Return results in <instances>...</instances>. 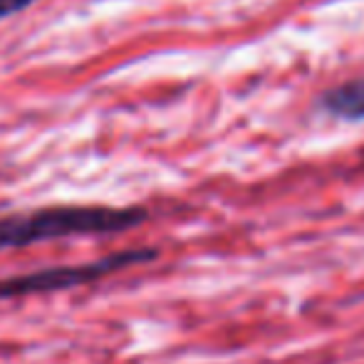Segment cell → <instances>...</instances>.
Returning <instances> with one entry per match:
<instances>
[{
	"label": "cell",
	"mask_w": 364,
	"mask_h": 364,
	"mask_svg": "<svg viewBox=\"0 0 364 364\" xmlns=\"http://www.w3.org/2000/svg\"><path fill=\"white\" fill-rule=\"evenodd\" d=\"M149 213L139 206H50L0 218V250L75 235H114L144 223Z\"/></svg>",
	"instance_id": "cell-1"
},
{
	"label": "cell",
	"mask_w": 364,
	"mask_h": 364,
	"mask_svg": "<svg viewBox=\"0 0 364 364\" xmlns=\"http://www.w3.org/2000/svg\"><path fill=\"white\" fill-rule=\"evenodd\" d=\"M159 255L154 248H136V250H122V253L105 255L92 263H75V265H55V268H43L35 273L10 275L0 278V300H15V297L28 295H43V292H58L68 290L75 285L95 283V280L112 275L117 270H124L136 263H149Z\"/></svg>",
	"instance_id": "cell-2"
},
{
	"label": "cell",
	"mask_w": 364,
	"mask_h": 364,
	"mask_svg": "<svg viewBox=\"0 0 364 364\" xmlns=\"http://www.w3.org/2000/svg\"><path fill=\"white\" fill-rule=\"evenodd\" d=\"M320 107L340 119H364V80H352L327 90L320 97Z\"/></svg>",
	"instance_id": "cell-3"
},
{
	"label": "cell",
	"mask_w": 364,
	"mask_h": 364,
	"mask_svg": "<svg viewBox=\"0 0 364 364\" xmlns=\"http://www.w3.org/2000/svg\"><path fill=\"white\" fill-rule=\"evenodd\" d=\"M30 3H33V0H0V20L10 18V15L20 13V10H25Z\"/></svg>",
	"instance_id": "cell-4"
}]
</instances>
